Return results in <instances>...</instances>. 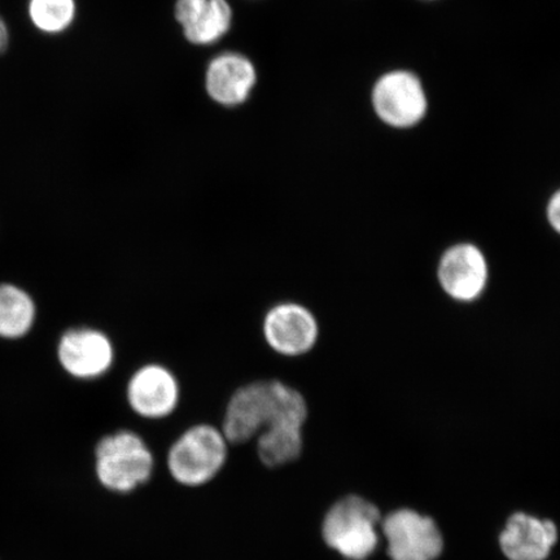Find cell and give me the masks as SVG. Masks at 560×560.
Listing matches in <instances>:
<instances>
[{"instance_id":"1","label":"cell","mask_w":560,"mask_h":560,"mask_svg":"<svg viewBox=\"0 0 560 560\" xmlns=\"http://www.w3.org/2000/svg\"><path fill=\"white\" fill-rule=\"evenodd\" d=\"M229 447L220 425L195 423L171 445L166 457L167 471L182 487H205L225 468Z\"/></svg>"},{"instance_id":"2","label":"cell","mask_w":560,"mask_h":560,"mask_svg":"<svg viewBox=\"0 0 560 560\" xmlns=\"http://www.w3.org/2000/svg\"><path fill=\"white\" fill-rule=\"evenodd\" d=\"M95 471L104 488L114 493L129 494L152 479L155 458L139 433L120 430L97 443Z\"/></svg>"},{"instance_id":"3","label":"cell","mask_w":560,"mask_h":560,"mask_svg":"<svg viewBox=\"0 0 560 560\" xmlns=\"http://www.w3.org/2000/svg\"><path fill=\"white\" fill-rule=\"evenodd\" d=\"M260 335L269 352L283 360H300L311 355L322 339L318 314L303 301H276L262 314Z\"/></svg>"},{"instance_id":"4","label":"cell","mask_w":560,"mask_h":560,"mask_svg":"<svg viewBox=\"0 0 560 560\" xmlns=\"http://www.w3.org/2000/svg\"><path fill=\"white\" fill-rule=\"evenodd\" d=\"M380 510L360 495L336 501L322 522V537L328 548L349 560H366L380 544Z\"/></svg>"},{"instance_id":"5","label":"cell","mask_w":560,"mask_h":560,"mask_svg":"<svg viewBox=\"0 0 560 560\" xmlns=\"http://www.w3.org/2000/svg\"><path fill=\"white\" fill-rule=\"evenodd\" d=\"M370 104L376 120L397 131L416 129L430 108L422 79L401 68L377 77L370 90Z\"/></svg>"},{"instance_id":"6","label":"cell","mask_w":560,"mask_h":560,"mask_svg":"<svg viewBox=\"0 0 560 560\" xmlns=\"http://www.w3.org/2000/svg\"><path fill=\"white\" fill-rule=\"evenodd\" d=\"M279 382L280 377H258L231 390L220 425L230 445L247 444L269 425L277 409Z\"/></svg>"},{"instance_id":"7","label":"cell","mask_w":560,"mask_h":560,"mask_svg":"<svg viewBox=\"0 0 560 560\" xmlns=\"http://www.w3.org/2000/svg\"><path fill=\"white\" fill-rule=\"evenodd\" d=\"M124 395L132 415L149 422H161L179 410L184 385L166 363L145 361L126 376Z\"/></svg>"},{"instance_id":"8","label":"cell","mask_w":560,"mask_h":560,"mask_svg":"<svg viewBox=\"0 0 560 560\" xmlns=\"http://www.w3.org/2000/svg\"><path fill=\"white\" fill-rule=\"evenodd\" d=\"M59 360L67 373L77 380H101L116 366V341L100 328H73L61 338Z\"/></svg>"},{"instance_id":"9","label":"cell","mask_w":560,"mask_h":560,"mask_svg":"<svg viewBox=\"0 0 560 560\" xmlns=\"http://www.w3.org/2000/svg\"><path fill=\"white\" fill-rule=\"evenodd\" d=\"M382 529L392 560H436L443 552V535L436 523L417 511H394L384 517Z\"/></svg>"},{"instance_id":"10","label":"cell","mask_w":560,"mask_h":560,"mask_svg":"<svg viewBox=\"0 0 560 560\" xmlns=\"http://www.w3.org/2000/svg\"><path fill=\"white\" fill-rule=\"evenodd\" d=\"M438 279L447 296L472 303L486 292L489 265L478 245L459 243L447 248L438 266Z\"/></svg>"},{"instance_id":"11","label":"cell","mask_w":560,"mask_h":560,"mask_svg":"<svg viewBox=\"0 0 560 560\" xmlns=\"http://www.w3.org/2000/svg\"><path fill=\"white\" fill-rule=\"evenodd\" d=\"M257 80V69L248 56L223 51L209 61L205 83L210 100L234 108L249 101Z\"/></svg>"},{"instance_id":"12","label":"cell","mask_w":560,"mask_h":560,"mask_svg":"<svg viewBox=\"0 0 560 560\" xmlns=\"http://www.w3.org/2000/svg\"><path fill=\"white\" fill-rule=\"evenodd\" d=\"M174 15L195 46H212L226 37L234 18L228 0H177Z\"/></svg>"},{"instance_id":"13","label":"cell","mask_w":560,"mask_h":560,"mask_svg":"<svg viewBox=\"0 0 560 560\" xmlns=\"http://www.w3.org/2000/svg\"><path fill=\"white\" fill-rule=\"evenodd\" d=\"M557 541L555 523L524 513L510 516L500 536L501 549L509 560H544Z\"/></svg>"},{"instance_id":"14","label":"cell","mask_w":560,"mask_h":560,"mask_svg":"<svg viewBox=\"0 0 560 560\" xmlns=\"http://www.w3.org/2000/svg\"><path fill=\"white\" fill-rule=\"evenodd\" d=\"M304 429L305 425L291 422L268 427L255 440L258 459L269 468L293 464L303 454Z\"/></svg>"},{"instance_id":"15","label":"cell","mask_w":560,"mask_h":560,"mask_svg":"<svg viewBox=\"0 0 560 560\" xmlns=\"http://www.w3.org/2000/svg\"><path fill=\"white\" fill-rule=\"evenodd\" d=\"M33 319L32 299L18 287L0 285V336L19 338L30 331Z\"/></svg>"},{"instance_id":"16","label":"cell","mask_w":560,"mask_h":560,"mask_svg":"<svg viewBox=\"0 0 560 560\" xmlns=\"http://www.w3.org/2000/svg\"><path fill=\"white\" fill-rule=\"evenodd\" d=\"M75 0H31L30 16L38 31L58 34L68 30L75 19Z\"/></svg>"},{"instance_id":"17","label":"cell","mask_w":560,"mask_h":560,"mask_svg":"<svg viewBox=\"0 0 560 560\" xmlns=\"http://www.w3.org/2000/svg\"><path fill=\"white\" fill-rule=\"evenodd\" d=\"M546 217L552 230L560 235V188L551 195V198L546 207Z\"/></svg>"},{"instance_id":"18","label":"cell","mask_w":560,"mask_h":560,"mask_svg":"<svg viewBox=\"0 0 560 560\" xmlns=\"http://www.w3.org/2000/svg\"><path fill=\"white\" fill-rule=\"evenodd\" d=\"M10 34L9 27H7L4 20L0 18V54H2L7 46H9Z\"/></svg>"},{"instance_id":"19","label":"cell","mask_w":560,"mask_h":560,"mask_svg":"<svg viewBox=\"0 0 560 560\" xmlns=\"http://www.w3.org/2000/svg\"><path fill=\"white\" fill-rule=\"evenodd\" d=\"M419 2L431 3V2H438V0H419Z\"/></svg>"}]
</instances>
